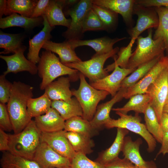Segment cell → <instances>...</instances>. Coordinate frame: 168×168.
I'll use <instances>...</instances> for the list:
<instances>
[{"label":"cell","mask_w":168,"mask_h":168,"mask_svg":"<svg viewBox=\"0 0 168 168\" xmlns=\"http://www.w3.org/2000/svg\"><path fill=\"white\" fill-rule=\"evenodd\" d=\"M33 88L20 81L12 83L7 110L14 133L21 132L32 120L27 110L29 100L33 96Z\"/></svg>","instance_id":"6da1fadb"},{"label":"cell","mask_w":168,"mask_h":168,"mask_svg":"<svg viewBox=\"0 0 168 168\" xmlns=\"http://www.w3.org/2000/svg\"><path fill=\"white\" fill-rule=\"evenodd\" d=\"M41 133L35 121L32 120L21 132L8 134V152L15 155L33 160L41 142Z\"/></svg>","instance_id":"7a4b0ae2"},{"label":"cell","mask_w":168,"mask_h":168,"mask_svg":"<svg viewBox=\"0 0 168 168\" xmlns=\"http://www.w3.org/2000/svg\"><path fill=\"white\" fill-rule=\"evenodd\" d=\"M137 46L132 53L126 68H136L140 65L154 59L164 56L166 48L163 40L152 38V29L148 30L147 37L139 36Z\"/></svg>","instance_id":"3957f363"},{"label":"cell","mask_w":168,"mask_h":168,"mask_svg":"<svg viewBox=\"0 0 168 168\" xmlns=\"http://www.w3.org/2000/svg\"><path fill=\"white\" fill-rule=\"evenodd\" d=\"M38 66V73L42 79L40 85L41 90L59 77L68 75L71 80L77 74L78 71L62 63L60 59L52 52L45 50L42 52Z\"/></svg>","instance_id":"277c9868"},{"label":"cell","mask_w":168,"mask_h":168,"mask_svg":"<svg viewBox=\"0 0 168 168\" xmlns=\"http://www.w3.org/2000/svg\"><path fill=\"white\" fill-rule=\"evenodd\" d=\"M80 80L79 87L77 90H72V94L77 100L83 110L82 118L90 121L93 118L99 103L105 99L109 93L103 90H97L86 80L85 76L79 72Z\"/></svg>","instance_id":"5b68a950"},{"label":"cell","mask_w":168,"mask_h":168,"mask_svg":"<svg viewBox=\"0 0 168 168\" xmlns=\"http://www.w3.org/2000/svg\"><path fill=\"white\" fill-rule=\"evenodd\" d=\"M120 117L115 119L110 118L105 124L104 126L107 128H114L127 129L141 136L148 145L147 151L151 152L155 150L156 141L147 130L145 124L141 123V118L138 114L135 116L115 112Z\"/></svg>","instance_id":"8992f818"},{"label":"cell","mask_w":168,"mask_h":168,"mask_svg":"<svg viewBox=\"0 0 168 168\" xmlns=\"http://www.w3.org/2000/svg\"><path fill=\"white\" fill-rule=\"evenodd\" d=\"M119 48L116 47L110 52L106 54H95L88 60L64 64L65 66L77 70L87 77L91 83L102 79L109 75L104 68V64L110 58L114 57L118 53Z\"/></svg>","instance_id":"52a82bcc"},{"label":"cell","mask_w":168,"mask_h":168,"mask_svg":"<svg viewBox=\"0 0 168 168\" xmlns=\"http://www.w3.org/2000/svg\"><path fill=\"white\" fill-rule=\"evenodd\" d=\"M92 0H81L65 14L71 17L70 26L62 34L67 40H78L83 36L82 25L86 15L92 8Z\"/></svg>","instance_id":"ba28073f"},{"label":"cell","mask_w":168,"mask_h":168,"mask_svg":"<svg viewBox=\"0 0 168 168\" xmlns=\"http://www.w3.org/2000/svg\"><path fill=\"white\" fill-rule=\"evenodd\" d=\"M168 93V67L148 87L146 93L151 97L150 104L154 110L159 123Z\"/></svg>","instance_id":"9c48e42d"},{"label":"cell","mask_w":168,"mask_h":168,"mask_svg":"<svg viewBox=\"0 0 168 168\" xmlns=\"http://www.w3.org/2000/svg\"><path fill=\"white\" fill-rule=\"evenodd\" d=\"M133 14L136 15L138 18L136 25L129 31L131 39L136 40L146 30L157 28L159 18L154 7H145L135 3Z\"/></svg>","instance_id":"30bf717a"},{"label":"cell","mask_w":168,"mask_h":168,"mask_svg":"<svg viewBox=\"0 0 168 168\" xmlns=\"http://www.w3.org/2000/svg\"><path fill=\"white\" fill-rule=\"evenodd\" d=\"M33 160L41 168H62L70 166L71 161L56 152L46 143L41 142Z\"/></svg>","instance_id":"8fae6325"},{"label":"cell","mask_w":168,"mask_h":168,"mask_svg":"<svg viewBox=\"0 0 168 168\" xmlns=\"http://www.w3.org/2000/svg\"><path fill=\"white\" fill-rule=\"evenodd\" d=\"M168 67V56L164 55L142 79L133 86L127 89L124 95V98L128 99L135 95L146 93L149 86Z\"/></svg>","instance_id":"7c38bea8"},{"label":"cell","mask_w":168,"mask_h":168,"mask_svg":"<svg viewBox=\"0 0 168 168\" xmlns=\"http://www.w3.org/2000/svg\"><path fill=\"white\" fill-rule=\"evenodd\" d=\"M136 68H122L116 66L111 74L95 82L91 83L90 85L97 90L107 91L113 97L121 88L124 79Z\"/></svg>","instance_id":"4fadbf2b"},{"label":"cell","mask_w":168,"mask_h":168,"mask_svg":"<svg viewBox=\"0 0 168 168\" xmlns=\"http://www.w3.org/2000/svg\"><path fill=\"white\" fill-rule=\"evenodd\" d=\"M26 48L23 45L12 55L0 56V58L6 62L7 65V69L3 72V75L6 76L11 72L16 74L24 71L27 72L32 75H35L38 73L37 66L26 58L24 55Z\"/></svg>","instance_id":"5bb4252c"},{"label":"cell","mask_w":168,"mask_h":168,"mask_svg":"<svg viewBox=\"0 0 168 168\" xmlns=\"http://www.w3.org/2000/svg\"><path fill=\"white\" fill-rule=\"evenodd\" d=\"M64 130L52 133L41 132V142L47 144L61 155L71 161L76 153L66 137Z\"/></svg>","instance_id":"9a60e30c"},{"label":"cell","mask_w":168,"mask_h":168,"mask_svg":"<svg viewBox=\"0 0 168 168\" xmlns=\"http://www.w3.org/2000/svg\"><path fill=\"white\" fill-rule=\"evenodd\" d=\"M142 142L140 138L133 141L130 137H125L122 150L124 158L139 168H157L154 161H146L141 155L139 149Z\"/></svg>","instance_id":"2e32d148"},{"label":"cell","mask_w":168,"mask_h":168,"mask_svg":"<svg viewBox=\"0 0 168 168\" xmlns=\"http://www.w3.org/2000/svg\"><path fill=\"white\" fill-rule=\"evenodd\" d=\"M42 17L43 19V28L29 40L27 59L35 64L39 62L40 59L39 54L40 49L42 48L44 43L49 40L51 38V32L54 28L50 26L44 15Z\"/></svg>","instance_id":"e0dca14e"},{"label":"cell","mask_w":168,"mask_h":168,"mask_svg":"<svg viewBox=\"0 0 168 168\" xmlns=\"http://www.w3.org/2000/svg\"><path fill=\"white\" fill-rule=\"evenodd\" d=\"M126 38V37H123L112 39L105 36L89 40H66L65 41L74 49L78 47L87 46L93 49L96 51V54L101 55L110 52L114 49L113 46L116 43Z\"/></svg>","instance_id":"ac0fdd59"},{"label":"cell","mask_w":168,"mask_h":168,"mask_svg":"<svg viewBox=\"0 0 168 168\" xmlns=\"http://www.w3.org/2000/svg\"><path fill=\"white\" fill-rule=\"evenodd\" d=\"M127 89L121 87L115 95L110 100L100 104L97 107L96 110L92 120L90 121L93 128L99 130L111 118L110 114L113 105L124 98Z\"/></svg>","instance_id":"d6986e66"},{"label":"cell","mask_w":168,"mask_h":168,"mask_svg":"<svg viewBox=\"0 0 168 168\" xmlns=\"http://www.w3.org/2000/svg\"><path fill=\"white\" fill-rule=\"evenodd\" d=\"M34 121L41 132L52 133L64 130L65 128V121L52 107L45 114L35 117Z\"/></svg>","instance_id":"ffe728a7"},{"label":"cell","mask_w":168,"mask_h":168,"mask_svg":"<svg viewBox=\"0 0 168 168\" xmlns=\"http://www.w3.org/2000/svg\"><path fill=\"white\" fill-rule=\"evenodd\" d=\"M135 2L136 0H92V4L120 14L127 24H130L132 21Z\"/></svg>","instance_id":"44dd1931"},{"label":"cell","mask_w":168,"mask_h":168,"mask_svg":"<svg viewBox=\"0 0 168 168\" xmlns=\"http://www.w3.org/2000/svg\"><path fill=\"white\" fill-rule=\"evenodd\" d=\"M70 81L69 77H61L48 85L44 92L52 101H70L73 96L70 89Z\"/></svg>","instance_id":"7402d4cb"},{"label":"cell","mask_w":168,"mask_h":168,"mask_svg":"<svg viewBox=\"0 0 168 168\" xmlns=\"http://www.w3.org/2000/svg\"><path fill=\"white\" fill-rule=\"evenodd\" d=\"M42 48L57 54L60 61L64 64L82 61L77 55L75 49L66 41L57 43L48 40L44 43Z\"/></svg>","instance_id":"603a6c76"},{"label":"cell","mask_w":168,"mask_h":168,"mask_svg":"<svg viewBox=\"0 0 168 168\" xmlns=\"http://www.w3.org/2000/svg\"><path fill=\"white\" fill-rule=\"evenodd\" d=\"M128 133L127 129L117 128L116 135L113 143L109 148L100 153L96 161L105 165L118 157L122 151L124 138Z\"/></svg>","instance_id":"cb8c5ba5"},{"label":"cell","mask_w":168,"mask_h":168,"mask_svg":"<svg viewBox=\"0 0 168 168\" xmlns=\"http://www.w3.org/2000/svg\"><path fill=\"white\" fill-rule=\"evenodd\" d=\"M42 17L36 18L26 17L14 13L5 17L0 18V28L19 27L26 30H31L43 23Z\"/></svg>","instance_id":"d4e9b609"},{"label":"cell","mask_w":168,"mask_h":168,"mask_svg":"<svg viewBox=\"0 0 168 168\" xmlns=\"http://www.w3.org/2000/svg\"><path fill=\"white\" fill-rule=\"evenodd\" d=\"M63 8L62 0H50L44 15L51 27L62 26L68 28L70 26L71 19L65 17Z\"/></svg>","instance_id":"484cf974"},{"label":"cell","mask_w":168,"mask_h":168,"mask_svg":"<svg viewBox=\"0 0 168 168\" xmlns=\"http://www.w3.org/2000/svg\"><path fill=\"white\" fill-rule=\"evenodd\" d=\"M51 107L59 113L65 121L76 116L83 115L82 107L77 98H72L69 102L63 100L52 101Z\"/></svg>","instance_id":"4316f807"},{"label":"cell","mask_w":168,"mask_h":168,"mask_svg":"<svg viewBox=\"0 0 168 168\" xmlns=\"http://www.w3.org/2000/svg\"><path fill=\"white\" fill-rule=\"evenodd\" d=\"M151 100L150 96L147 93L137 94L130 97L122 107L112 108V110L125 114L130 111H134L136 114H143Z\"/></svg>","instance_id":"83f0119b"},{"label":"cell","mask_w":168,"mask_h":168,"mask_svg":"<svg viewBox=\"0 0 168 168\" xmlns=\"http://www.w3.org/2000/svg\"><path fill=\"white\" fill-rule=\"evenodd\" d=\"M65 135L74 151L85 155L93 152L92 148L95 146L91 138L86 135L72 132H66Z\"/></svg>","instance_id":"f1b7e54d"},{"label":"cell","mask_w":168,"mask_h":168,"mask_svg":"<svg viewBox=\"0 0 168 168\" xmlns=\"http://www.w3.org/2000/svg\"><path fill=\"white\" fill-rule=\"evenodd\" d=\"M64 130L82 134L91 138L99 133V130L93 128L90 121L79 116L65 121Z\"/></svg>","instance_id":"f546056e"},{"label":"cell","mask_w":168,"mask_h":168,"mask_svg":"<svg viewBox=\"0 0 168 168\" xmlns=\"http://www.w3.org/2000/svg\"><path fill=\"white\" fill-rule=\"evenodd\" d=\"M0 165L2 168H41L34 160L15 155L8 151L3 153Z\"/></svg>","instance_id":"4dcf8cb0"},{"label":"cell","mask_w":168,"mask_h":168,"mask_svg":"<svg viewBox=\"0 0 168 168\" xmlns=\"http://www.w3.org/2000/svg\"><path fill=\"white\" fill-rule=\"evenodd\" d=\"M24 36L21 34H10L0 31V48L3 49L0 54H15L21 47Z\"/></svg>","instance_id":"1f68e13d"},{"label":"cell","mask_w":168,"mask_h":168,"mask_svg":"<svg viewBox=\"0 0 168 168\" xmlns=\"http://www.w3.org/2000/svg\"><path fill=\"white\" fill-rule=\"evenodd\" d=\"M143 114L145 125L147 130L156 141L161 143L164 133L156 114L150 104L147 106Z\"/></svg>","instance_id":"d6a6232c"},{"label":"cell","mask_w":168,"mask_h":168,"mask_svg":"<svg viewBox=\"0 0 168 168\" xmlns=\"http://www.w3.org/2000/svg\"><path fill=\"white\" fill-rule=\"evenodd\" d=\"M52 102L45 92L40 97L30 99L27 105L29 115L32 118L45 114L51 107Z\"/></svg>","instance_id":"836d02e7"},{"label":"cell","mask_w":168,"mask_h":168,"mask_svg":"<svg viewBox=\"0 0 168 168\" xmlns=\"http://www.w3.org/2000/svg\"><path fill=\"white\" fill-rule=\"evenodd\" d=\"M154 7L158 16L159 24L153 38L163 40L168 56V8L161 7Z\"/></svg>","instance_id":"e575fe53"},{"label":"cell","mask_w":168,"mask_h":168,"mask_svg":"<svg viewBox=\"0 0 168 168\" xmlns=\"http://www.w3.org/2000/svg\"><path fill=\"white\" fill-rule=\"evenodd\" d=\"M162 56L157 58L138 66L129 76L124 79L121 84V87L127 89L133 86L147 74Z\"/></svg>","instance_id":"d590c367"},{"label":"cell","mask_w":168,"mask_h":168,"mask_svg":"<svg viewBox=\"0 0 168 168\" xmlns=\"http://www.w3.org/2000/svg\"><path fill=\"white\" fill-rule=\"evenodd\" d=\"M38 0H8L9 9L12 13H18L21 15L30 18Z\"/></svg>","instance_id":"8d00e7d4"},{"label":"cell","mask_w":168,"mask_h":168,"mask_svg":"<svg viewBox=\"0 0 168 168\" xmlns=\"http://www.w3.org/2000/svg\"><path fill=\"white\" fill-rule=\"evenodd\" d=\"M92 9L97 15L105 28L109 31L114 28L118 20V14L106 8L92 4Z\"/></svg>","instance_id":"74e56055"},{"label":"cell","mask_w":168,"mask_h":168,"mask_svg":"<svg viewBox=\"0 0 168 168\" xmlns=\"http://www.w3.org/2000/svg\"><path fill=\"white\" fill-rule=\"evenodd\" d=\"M135 40L131 39L128 44L122 47L118 53V57L114 59V62L105 68L107 72L113 71L116 66L122 68H127L132 54V48Z\"/></svg>","instance_id":"f35d334b"},{"label":"cell","mask_w":168,"mask_h":168,"mask_svg":"<svg viewBox=\"0 0 168 168\" xmlns=\"http://www.w3.org/2000/svg\"><path fill=\"white\" fill-rule=\"evenodd\" d=\"M105 30L104 25L95 12L91 8L87 12L82 25V32Z\"/></svg>","instance_id":"ab89813d"},{"label":"cell","mask_w":168,"mask_h":168,"mask_svg":"<svg viewBox=\"0 0 168 168\" xmlns=\"http://www.w3.org/2000/svg\"><path fill=\"white\" fill-rule=\"evenodd\" d=\"M70 167L71 168H105L104 165L88 158L84 154L76 153L71 160Z\"/></svg>","instance_id":"60d3db41"},{"label":"cell","mask_w":168,"mask_h":168,"mask_svg":"<svg viewBox=\"0 0 168 168\" xmlns=\"http://www.w3.org/2000/svg\"><path fill=\"white\" fill-rule=\"evenodd\" d=\"M3 74L0 76V102L6 104L9 99L12 83Z\"/></svg>","instance_id":"b9f144b4"},{"label":"cell","mask_w":168,"mask_h":168,"mask_svg":"<svg viewBox=\"0 0 168 168\" xmlns=\"http://www.w3.org/2000/svg\"><path fill=\"white\" fill-rule=\"evenodd\" d=\"M0 127L5 131H13V127L7 105L0 103Z\"/></svg>","instance_id":"7bdbcfd3"},{"label":"cell","mask_w":168,"mask_h":168,"mask_svg":"<svg viewBox=\"0 0 168 168\" xmlns=\"http://www.w3.org/2000/svg\"><path fill=\"white\" fill-rule=\"evenodd\" d=\"M105 168H139L128 159L118 157L111 162L105 165Z\"/></svg>","instance_id":"ee69618b"},{"label":"cell","mask_w":168,"mask_h":168,"mask_svg":"<svg viewBox=\"0 0 168 168\" xmlns=\"http://www.w3.org/2000/svg\"><path fill=\"white\" fill-rule=\"evenodd\" d=\"M135 4L147 7H161L168 8V0H138Z\"/></svg>","instance_id":"f6af8a7d"},{"label":"cell","mask_w":168,"mask_h":168,"mask_svg":"<svg viewBox=\"0 0 168 168\" xmlns=\"http://www.w3.org/2000/svg\"><path fill=\"white\" fill-rule=\"evenodd\" d=\"M49 0H38L30 18H36L42 17L45 13L46 7L49 5Z\"/></svg>","instance_id":"bcb514c9"},{"label":"cell","mask_w":168,"mask_h":168,"mask_svg":"<svg viewBox=\"0 0 168 168\" xmlns=\"http://www.w3.org/2000/svg\"><path fill=\"white\" fill-rule=\"evenodd\" d=\"M0 150L2 151H9L8 134L0 128Z\"/></svg>","instance_id":"7dc6e473"},{"label":"cell","mask_w":168,"mask_h":168,"mask_svg":"<svg viewBox=\"0 0 168 168\" xmlns=\"http://www.w3.org/2000/svg\"><path fill=\"white\" fill-rule=\"evenodd\" d=\"M161 146L156 156L162 154L165 155L168 154V131L164 133L161 142Z\"/></svg>","instance_id":"c3c4849f"},{"label":"cell","mask_w":168,"mask_h":168,"mask_svg":"<svg viewBox=\"0 0 168 168\" xmlns=\"http://www.w3.org/2000/svg\"><path fill=\"white\" fill-rule=\"evenodd\" d=\"M12 13L9 9L7 0H0V18H2L3 15H10Z\"/></svg>","instance_id":"681fc988"},{"label":"cell","mask_w":168,"mask_h":168,"mask_svg":"<svg viewBox=\"0 0 168 168\" xmlns=\"http://www.w3.org/2000/svg\"><path fill=\"white\" fill-rule=\"evenodd\" d=\"M160 124L163 133L168 131V114L163 112Z\"/></svg>","instance_id":"f907efd6"},{"label":"cell","mask_w":168,"mask_h":168,"mask_svg":"<svg viewBox=\"0 0 168 168\" xmlns=\"http://www.w3.org/2000/svg\"><path fill=\"white\" fill-rule=\"evenodd\" d=\"M63 5V11L64 14L70 9L74 6L79 1L77 0H62Z\"/></svg>","instance_id":"816d5d0a"},{"label":"cell","mask_w":168,"mask_h":168,"mask_svg":"<svg viewBox=\"0 0 168 168\" xmlns=\"http://www.w3.org/2000/svg\"><path fill=\"white\" fill-rule=\"evenodd\" d=\"M163 112L166 113L168 114V103L165 105L163 109Z\"/></svg>","instance_id":"f5cc1de1"},{"label":"cell","mask_w":168,"mask_h":168,"mask_svg":"<svg viewBox=\"0 0 168 168\" xmlns=\"http://www.w3.org/2000/svg\"><path fill=\"white\" fill-rule=\"evenodd\" d=\"M167 103H168V94H167L166 100V101L165 104H167Z\"/></svg>","instance_id":"db71d44e"},{"label":"cell","mask_w":168,"mask_h":168,"mask_svg":"<svg viewBox=\"0 0 168 168\" xmlns=\"http://www.w3.org/2000/svg\"><path fill=\"white\" fill-rule=\"evenodd\" d=\"M71 168L70 166H69V167H63V168Z\"/></svg>","instance_id":"11a10c76"}]
</instances>
